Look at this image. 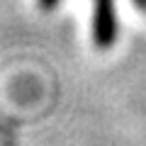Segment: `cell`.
Returning <instances> with one entry per match:
<instances>
[{
	"label": "cell",
	"mask_w": 146,
	"mask_h": 146,
	"mask_svg": "<svg viewBox=\"0 0 146 146\" xmlns=\"http://www.w3.org/2000/svg\"><path fill=\"white\" fill-rule=\"evenodd\" d=\"M117 39L115 0H95L93 10V42L98 49H112Z\"/></svg>",
	"instance_id": "1"
},
{
	"label": "cell",
	"mask_w": 146,
	"mask_h": 146,
	"mask_svg": "<svg viewBox=\"0 0 146 146\" xmlns=\"http://www.w3.org/2000/svg\"><path fill=\"white\" fill-rule=\"evenodd\" d=\"M58 5V0H39V7H42V10H54V7Z\"/></svg>",
	"instance_id": "2"
},
{
	"label": "cell",
	"mask_w": 146,
	"mask_h": 146,
	"mask_svg": "<svg viewBox=\"0 0 146 146\" xmlns=\"http://www.w3.org/2000/svg\"><path fill=\"white\" fill-rule=\"evenodd\" d=\"M0 146H15V136H12V131H7L5 136H3V144Z\"/></svg>",
	"instance_id": "3"
}]
</instances>
